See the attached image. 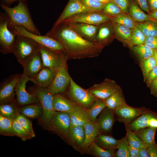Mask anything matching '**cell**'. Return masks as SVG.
<instances>
[{"label":"cell","instance_id":"cell-1","mask_svg":"<svg viewBox=\"0 0 157 157\" xmlns=\"http://www.w3.org/2000/svg\"><path fill=\"white\" fill-rule=\"evenodd\" d=\"M45 35L60 43L67 60L97 57L104 47L96 42L85 39L65 22L53 26Z\"/></svg>","mask_w":157,"mask_h":157},{"label":"cell","instance_id":"cell-2","mask_svg":"<svg viewBox=\"0 0 157 157\" xmlns=\"http://www.w3.org/2000/svg\"><path fill=\"white\" fill-rule=\"evenodd\" d=\"M25 2L19 1L18 5L10 8L1 3L0 6L9 18L8 25L23 27L33 33L41 35L34 24Z\"/></svg>","mask_w":157,"mask_h":157},{"label":"cell","instance_id":"cell-3","mask_svg":"<svg viewBox=\"0 0 157 157\" xmlns=\"http://www.w3.org/2000/svg\"><path fill=\"white\" fill-rule=\"evenodd\" d=\"M8 28L16 36L20 35L30 38L39 45L58 53H65L64 49L57 40L47 36L35 34L26 30L22 26L8 25Z\"/></svg>","mask_w":157,"mask_h":157},{"label":"cell","instance_id":"cell-4","mask_svg":"<svg viewBox=\"0 0 157 157\" xmlns=\"http://www.w3.org/2000/svg\"><path fill=\"white\" fill-rule=\"evenodd\" d=\"M40 45L32 39L24 36H16L12 49L17 61L22 66L39 51Z\"/></svg>","mask_w":157,"mask_h":157},{"label":"cell","instance_id":"cell-5","mask_svg":"<svg viewBox=\"0 0 157 157\" xmlns=\"http://www.w3.org/2000/svg\"><path fill=\"white\" fill-rule=\"evenodd\" d=\"M37 97L43 109L40 117V122L49 129L50 121L54 112L53 106V94L46 88L37 85L33 89V92Z\"/></svg>","mask_w":157,"mask_h":157},{"label":"cell","instance_id":"cell-6","mask_svg":"<svg viewBox=\"0 0 157 157\" xmlns=\"http://www.w3.org/2000/svg\"><path fill=\"white\" fill-rule=\"evenodd\" d=\"M70 125L69 113L55 111L52 115L48 129L56 133L70 144Z\"/></svg>","mask_w":157,"mask_h":157},{"label":"cell","instance_id":"cell-7","mask_svg":"<svg viewBox=\"0 0 157 157\" xmlns=\"http://www.w3.org/2000/svg\"><path fill=\"white\" fill-rule=\"evenodd\" d=\"M68 95L69 98L78 105L88 109L97 98L87 90H85L77 84L70 78Z\"/></svg>","mask_w":157,"mask_h":157},{"label":"cell","instance_id":"cell-8","mask_svg":"<svg viewBox=\"0 0 157 157\" xmlns=\"http://www.w3.org/2000/svg\"><path fill=\"white\" fill-rule=\"evenodd\" d=\"M65 55L62 58L60 65L56 70L54 79L47 88L53 94L64 92L69 87L71 77L68 72Z\"/></svg>","mask_w":157,"mask_h":157},{"label":"cell","instance_id":"cell-9","mask_svg":"<svg viewBox=\"0 0 157 157\" xmlns=\"http://www.w3.org/2000/svg\"><path fill=\"white\" fill-rule=\"evenodd\" d=\"M9 18L7 13L1 12L0 15V51L4 55L12 53V49L16 36L8 27Z\"/></svg>","mask_w":157,"mask_h":157},{"label":"cell","instance_id":"cell-10","mask_svg":"<svg viewBox=\"0 0 157 157\" xmlns=\"http://www.w3.org/2000/svg\"><path fill=\"white\" fill-rule=\"evenodd\" d=\"M29 81L34 83L33 78L22 74L16 86L15 92L16 96V101L19 105L23 106L39 102L34 93H30L26 90V84Z\"/></svg>","mask_w":157,"mask_h":157},{"label":"cell","instance_id":"cell-11","mask_svg":"<svg viewBox=\"0 0 157 157\" xmlns=\"http://www.w3.org/2000/svg\"><path fill=\"white\" fill-rule=\"evenodd\" d=\"M110 21L108 17L102 12L90 11L74 15L62 22L82 23L99 25Z\"/></svg>","mask_w":157,"mask_h":157},{"label":"cell","instance_id":"cell-12","mask_svg":"<svg viewBox=\"0 0 157 157\" xmlns=\"http://www.w3.org/2000/svg\"><path fill=\"white\" fill-rule=\"evenodd\" d=\"M118 87L114 81L106 78L101 83L94 84L87 90L97 98L105 100Z\"/></svg>","mask_w":157,"mask_h":157},{"label":"cell","instance_id":"cell-13","mask_svg":"<svg viewBox=\"0 0 157 157\" xmlns=\"http://www.w3.org/2000/svg\"><path fill=\"white\" fill-rule=\"evenodd\" d=\"M21 74H13L6 78L1 85L0 104L13 99L15 90Z\"/></svg>","mask_w":157,"mask_h":157},{"label":"cell","instance_id":"cell-14","mask_svg":"<svg viewBox=\"0 0 157 157\" xmlns=\"http://www.w3.org/2000/svg\"><path fill=\"white\" fill-rule=\"evenodd\" d=\"M94 11L88 8L81 0H69L64 10L54 24L56 26L74 15L83 12Z\"/></svg>","mask_w":157,"mask_h":157},{"label":"cell","instance_id":"cell-15","mask_svg":"<svg viewBox=\"0 0 157 157\" xmlns=\"http://www.w3.org/2000/svg\"><path fill=\"white\" fill-rule=\"evenodd\" d=\"M40 52L43 67H49L57 70L60 66L65 53H58L40 45Z\"/></svg>","mask_w":157,"mask_h":157},{"label":"cell","instance_id":"cell-16","mask_svg":"<svg viewBox=\"0 0 157 157\" xmlns=\"http://www.w3.org/2000/svg\"><path fill=\"white\" fill-rule=\"evenodd\" d=\"M66 23L85 39L96 42L99 25L78 22Z\"/></svg>","mask_w":157,"mask_h":157},{"label":"cell","instance_id":"cell-17","mask_svg":"<svg viewBox=\"0 0 157 157\" xmlns=\"http://www.w3.org/2000/svg\"><path fill=\"white\" fill-rule=\"evenodd\" d=\"M114 111L118 120L128 124L146 112L143 110L132 107L126 104L116 108Z\"/></svg>","mask_w":157,"mask_h":157},{"label":"cell","instance_id":"cell-18","mask_svg":"<svg viewBox=\"0 0 157 157\" xmlns=\"http://www.w3.org/2000/svg\"><path fill=\"white\" fill-rule=\"evenodd\" d=\"M114 110L106 107L100 113L96 122L99 127L100 133L110 132L114 122Z\"/></svg>","mask_w":157,"mask_h":157},{"label":"cell","instance_id":"cell-19","mask_svg":"<svg viewBox=\"0 0 157 157\" xmlns=\"http://www.w3.org/2000/svg\"><path fill=\"white\" fill-rule=\"evenodd\" d=\"M70 137V145L76 150L82 154V148L85 138L84 126L71 124Z\"/></svg>","mask_w":157,"mask_h":157},{"label":"cell","instance_id":"cell-20","mask_svg":"<svg viewBox=\"0 0 157 157\" xmlns=\"http://www.w3.org/2000/svg\"><path fill=\"white\" fill-rule=\"evenodd\" d=\"M22 66L23 74L32 78L36 76L43 67L39 51L27 60Z\"/></svg>","mask_w":157,"mask_h":157},{"label":"cell","instance_id":"cell-21","mask_svg":"<svg viewBox=\"0 0 157 157\" xmlns=\"http://www.w3.org/2000/svg\"><path fill=\"white\" fill-rule=\"evenodd\" d=\"M78 105L70 99L60 94H54L53 106L54 110L69 113L73 111Z\"/></svg>","mask_w":157,"mask_h":157},{"label":"cell","instance_id":"cell-22","mask_svg":"<svg viewBox=\"0 0 157 157\" xmlns=\"http://www.w3.org/2000/svg\"><path fill=\"white\" fill-rule=\"evenodd\" d=\"M114 34L113 26L110 21L99 25L96 42L104 47L112 40Z\"/></svg>","mask_w":157,"mask_h":157},{"label":"cell","instance_id":"cell-23","mask_svg":"<svg viewBox=\"0 0 157 157\" xmlns=\"http://www.w3.org/2000/svg\"><path fill=\"white\" fill-rule=\"evenodd\" d=\"M56 70L43 67L41 71L33 78L34 83L39 86L48 88L52 83L55 76Z\"/></svg>","mask_w":157,"mask_h":157},{"label":"cell","instance_id":"cell-24","mask_svg":"<svg viewBox=\"0 0 157 157\" xmlns=\"http://www.w3.org/2000/svg\"><path fill=\"white\" fill-rule=\"evenodd\" d=\"M84 126L85 138L83 147L82 154L86 153L90 146L94 142L96 137L100 133L99 126L96 122H89Z\"/></svg>","mask_w":157,"mask_h":157},{"label":"cell","instance_id":"cell-25","mask_svg":"<svg viewBox=\"0 0 157 157\" xmlns=\"http://www.w3.org/2000/svg\"><path fill=\"white\" fill-rule=\"evenodd\" d=\"M69 113L72 125L84 126L86 123L90 121L87 110L78 105Z\"/></svg>","mask_w":157,"mask_h":157},{"label":"cell","instance_id":"cell-26","mask_svg":"<svg viewBox=\"0 0 157 157\" xmlns=\"http://www.w3.org/2000/svg\"><path fill=\"white\" fill-rule=\"evenodd\" d=\"M17 103L13 99L3 103L0 106V115L12 121L15 119L19 113V109L17 106Z\"/></svg>","mask_w":157,"mask_h":157},{"label":"cell","instance_id":"cell-27","mask_svg":"<svg viewBox=\"0 0 157 157\" xmlns=\"http://www.w3.org/2000/svg\"><path fill=\"white\" fill-rule=\"evenodd\" d=\"M157 129L147 127L134 132L147 148L155 143V137Z\"/></svg>","mask_w":157,"mask_h":157},{"label":"cell","instance_id":"cell-28","mask_svg":"<svg viewBox=\"0 0 157 157\" xmlns=\"http://www.w3.org/2000/svg\"><path fill=\"white\" fill-rule=\"evenodd\" d=\"M104 101L106 107L114 110L116 108L126 104L122 91L119 87Z\"/></svg>","mask_w":157,"mask_h":157},{"label":"cell","instance_id":"cell-29","mask_svg":"<svg viewBox=\"0 0 157 157\" xmlns=\"http://www.w3.org/2000/svg\"><path fill=\"white\" fill-rule=\"evenodd\" d=\"M129 12L130 15L135 22H141L154 20L149 15L144 13L133 0H131Z\"/></svg>","mask_w":157,"mask_h":157},{"label":"cell","instance_id":"cell-30","mask_svg":"<svg viewBox=\"0 0 157 157\" xmlns=\"http://www.w3.org/2000/svg\"><path fill=\"white\" fill-rule=\"evenodd\" d=\"M19 113L27 118H36L42 115L43 109L39 102L21 107Z\"/></svg>","mask_w":157,"mask_h":157},{"label":"cell","instance_id":"cell-31","mask_svg":"<svg viewBox=\"0 0 157 157\" xmlns=\"http://www.w3.org/2000/svg\"><path fill=\"white\" fill-rule=\"evenodd\" d=\"M153 115L151 113L146 112L127 124V126L134 132L148 127L149 120Z\"/></svg>","mask_w":157,"mask_h":157},{"label":"cell","instance_id":"cell-32","mask_svg":"<svg viewBox=\"0 0 157 157\" xmlns=\"http://www.w3.org/2000/svg\"><path fill=\"white\" fill-rule=\"evenodd\" d=\"M94 142L99 147L106 150L115 149L117 140L111 136L99 133L96 137Z\"/></svg>","mask_w":157,"mask_h":157},{"label":"cell","instance_id":"cell-33","mask_svg":"<svg viewBox=\"0 0 157 157\" xmlns=\"http://www.w3.org/2000/svg\"><path fill=\"white\" fill-rule=\"evenodd\" d=\"M135 26L138 27L145 37H157V21L152 20L143 22H135Z\"/></svg>","mask_w":157,"mask_h":157},{"label":"cell","instance_id":"cell-34","mask_svg":"<svg viewBox=\"0 0 157 157\" xmlns=\"http://www.w3.org/2000/svg\"><path fill=\"white\" fill-rule=\"evenodd\" d=\"M106 107L104 100L97 98L91 107L87 110L90 121L95 122L98 115Z\"/></svg>","mask_w":157,"mask_h":157},{"label":"cell","instance_id":"cell-35","mask_svg":"<svg viewBox=\"0 0 157 157\" xmlns=\"http://www.w3.org/2000/svg\"><path fill=\"white\" fill-rule=\"evenodd\" d=\"M86 153L97 157H115V149H103L99 147L94 142L90 146Z\"/></svg>","mask_w":157,"mask_h":157},{"label":"cell","instance_id":"cell-36","mask_svg":"<svg viewBox=\"0 0 157 157\" xmlns=\"http://www.w3.org/2000/svg\"><path fill=\"white\" fill-rule=\"evenodd\" d=\"M108 17L110 21L124 25L131 29H133L135 26V22L128 13H122L115 16Z\"/></svg>","mask_w":157,"mask_h":157},{"label":"cell","instance_id":"cell-37","mask_svg":"<svg viewBox=\"0 0 157 157\" xmlns=\"http://www.w3.org/2000/svg\"><path fill=\"white\" fill-rule=\"evenodd\" d=\"M111 22L113 26L115 35L124 40L130 41L132 29L117 23Z\"/></svg>","mask_w":157,"mask_h":157},{"label":"cell","instance_id":"cell-38","mask_svg":"<svg viewBox=\"0 0 157 157\" xmlns=\"http://www.w3.org/2000/svg\"><path fill=\"white\" fill-rule=\"evenodd\" d=\"M13 121L0 115V133L8 136H16L13 126Z\"/></svg>","mask_w":157,"mask_h":157},{"label":"cell","instance_id":"cell-39","mask_svg":"<svg viewBox=\"0 0 157 157\" xmlns=\"http://www.w3.org/2000/svg\"><path fill=\"white\" fill-rule=\"evenodd\" d=\"M129 145L126 137L117 140L115 148L117 150L115 153V157H130L128 149Z\"/></svg>","mask_w":157,"mask_h":157},{"label":"cell","instance_id":"cell-40","mask_svg":"<svg viewBox=\"0 0 157 157\" xmlns=\"http://www.w3.org/2000/svg\"><path fill=\"white\" fill-rule=\"evenodd\" d=\"M126 137L129 145L134 148L139 149L147 147L137 136L135 133L131 130L127 126Z\"/></svg>","mask_w":157,"mask_h":157},{"label":"cell","instance_id":"cell-41","mask_svg":"<svg viewBox=\"0 0 157 157\" xmlns=\"http://www.w3.org/2000/svg\"><path fill=\"white\" fill-rule=\"evenodd\" d=\"M133 51L143 60L153 56L154 50L144 44L135 45L133 48Z\"/></svg>","mask_w":157,"mask_h":157},{"label":"cell","instance_id":"cell-42","mask_svg":"<svg viewBox=\"0 0 157 157\" xmlns=\"http://www.w3.org/2000/svg\"><path fill=\"white\" fill-rule=\"evenodd\" d=\"M15 119L32 138L35 137V134L33 128L32 122L27 118L19 113Z\"/></svg>","mask_w":157,"mask_h":157},{"label":"cell","instance_id":"cell-43","mask_svg":"<svg viewBox=\"0 0 157 157\" xmlns=\"http://www.w3.org/2000/svg\"><path fill=\"white\" fill-rule=\"evenodd\" d=\"M146 37L142 31L135 26L132 29V32L130 41L134 45H137L144 44Z\"/></svg>","mask_w":157,"mask_h":157},{"label":"cell","instance_id":"cell-44","mask_svg":"<svg viewBox=\"0 0 157 157\" xmlns=\"http://www.w3.org/2000/svg\"><path fill=\"white\" fill-rule=\"evenodd\" d=\"M102 12L108 16H114L122 13L117 5L111 1L104 4Z\"/></svg>","mask_w":157,"mask_h":157},{"label":"cell","instance_id":"cell-45","mask_svg":"<svg viewBox=\"0 0 157 157\" xmlns=\"http://www.w3.org/2000/svg\"><path fill=\"white\" fill-rule=\"evenodd\" d=\"M13 126L16 136L20 138L23 141L31 139V135L16 120L13 121Z\"/></svg>","mask_w":157,"mask_h":157},{"label":"cell","instance_id":"cell-46","mask_svg":"<svg viewBox=\"0 0 157 157\" xmlns=\"http://www.w3.org/2000/svg\"><path fill=\"white\" fill-rule=\"evenodd\" d=\"M83 3L92 11L102 12L105 4L94 0H81Z\"/></svg>","mask_w":157,"mask_h":157},{"label":"cell","instance_id":"cell-47","mask_svg":"<svg viewBox=\"0 0 157 157\" xmlns=\"http://www.w3.org/2000/svg\"><path fill=\"white\" fill-rule=\"evenodd\" d=\"M157 65V62L153 56L143 60L142 67L145 75L147 77L151 70Z\"/></svg>","mask_w":157,"mask_h":157},{"label":"cell","instance_id":"cell-48","mask_svg":"<svg viewBox=\"0 0 157 157\" xmlns=\"http://www.w3.org/2000/svg\"><path fill=\"white\" fill-rule=\"evenodd\" d=\"M117 5L121 9L122 13H128L129 12L131 0H110Z\"/></svg>","mask_w":157,"mask_h":157},{"label":"cell","instance_id":"cell-49","mask_svg":"<svg viewBox=\"0 0 157 157\" xmlns=\"http://www.w3.org/2000/svg\"><path fill=\"white\" fill-rule=\"evenodd\" d=\"M144 44L154 50L157 49V37L151 36L146 37Z\"/></svg>","mask_w":157,"mask_h":157},{"label":"cell","instance_id":"cell-50","mask_svg":"<svg viewBox=\"0 0 157 157\" xmlns=\"http://www.w3.org/2000/svg\"><path fill=\"white\" fill-rule=\"evenodd\" d=\"M143 10L147 13H150L147 0H133Z\"/></svg>","mask_w":157,"mask_h":157},{"label":"cell","instance_id":"cell-51","mask_svg":"<svg viewBox=\"0 0 157 157\" xmlns=\"http://www.w3.org/2000/svg\"><path fill=\"white\" fill-rule=\"evenodd\" d=\"M150 157H157V145L156 143L147 148Z\"/></svg>","mask_w":157,"mask_h":157},{"label":"cell","instance_id":"cell-52","mask_svg":"<svg viewBox=\"0 0 157 157\" xmlns=\"http://www.w3.org/2000/svg\"><path fill=\"white\" fill-rule=\"evenodd\" d=\"M147 76L149 82H152L157 77V65L151 70Z\"/></svg>","mask_w":157,"mask_h":157},{"label":"cell","instance_id":"cell-53","mask_svg":"<svg viewBox=\"0 0 157 157\" xmlns=\"http://www.w3.org/2000/svg\"><path fill=\"white\" fill-rule=\"evenodd\" d=\"M128 149L130 157H138L139 149L134 148L130 145L129 146Z\"/></svg>","mask_w":157,"mask_h":157},{"label":"cell","instance_id":"cell-54","mask_svg":"<svg viewBox=\"0 0 157 157\" xmlns=\"http://www.w3.org/2000/svg\"><path fill=\"white\" fill-rule=\"evenodd\" d=\"M149 10L152 11L157 10V0H147Z\"/></svg>","mask_w":157,"mask_h":157},{"label":"cell","instance_id":"cell-55","mask_svg":"<svg viewBox=\"0 0 157 157\" xmlns=\"http://www.w3.org/2000/svg\"><path fill=\"white\" fill-rule=\"evenodd\" d=\"M147 148L144 147L139 149L138 157H150Z\"/></svg>","mask_w":157,"mask_h":157},{"label":"cell","instance_id":"cell-56","mask_svg":"<svg viewBox=\"0 0 157 157\" xmlns=\"http://www.w3.org/2000/svg\"><path fill=\"white\" fill-rule=\"evenodd\" d=\"M148 127L157 128V118L154 115L151 117L149 120Z\"/></svg>","mask_w":157,"mask_h":157},{"label":"cell","instance_id":"cell-57","mask_svg":"<svg viewBox=\"0 0 157 157\" xmlns=\"http://www.w3.org/2000/svg\"><path fill=\"white\" fill-rule=\"evenodd\" d=\"M27 0H1V3L5 5L9 6L13 3L18 1H22L26 2Z\"/></svg>","mask_w":157,"mask_h":157},{"label":"cell","instance_id":"cell-58","mask_svg":"<svg viewBox=\"0 0 157 157\" xmlns=\"http://www.w3.org/2000/svg\"><path fill=\"white\" fill-rule=\"evenodd\" d=\"M149 15L153 19L157 20V10L152 11L149 13Z\"/></svg>","mask_w":157,"mask_h":157},{"label":"cell","instance_id":"cell-59","mask_svg":"<svg viewBox=\"0 0 157 157\" xmlns=\"http://www.w3.org/2000/svg\"><path fill=\"white\" fill-rule=\"evenodd\" d=\"M152 82L153 88L157 92V77Z\"/></svg>","mask_w":157,"mask_h":157},{"label":"cell","instance_id":"cell-60","mask_svg":"<svg viewBox=\"0 0 157 157\" xmlns=\"http://www.w3.org/2000/svg\"><path fill=\"white\" fill-rule=\"evenodd\" d=\"M97 1L105 4L110 2V0H94Z\"/></svg>","mask_w":157,"mask_h":157},{"label":"cell","instance_id":"cell-61","mask_svg":"<svg viewBox=\"0 0 157 157\" xmlns=\"http://www.w3.org/2000/svg\"><path fill=\"white\" fill-rule=\"evenodd\" d=\"M153 56L157 62V49L154 50Z\"/></svg>","mask_w":157,"mask_h":157}]
</instances>
